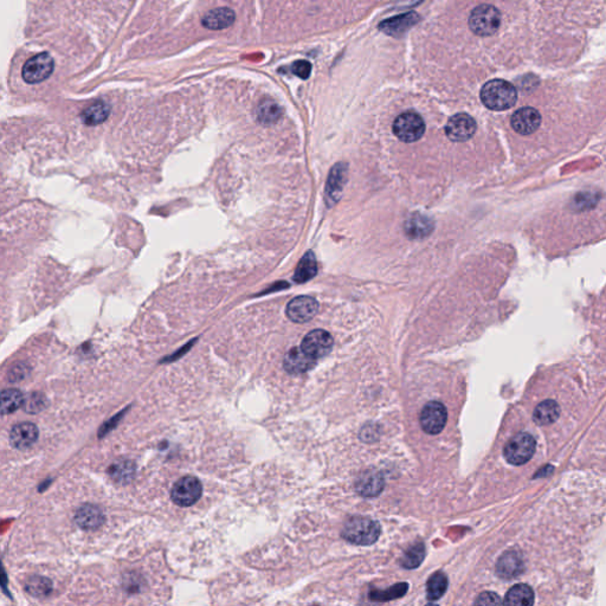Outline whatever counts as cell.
Returning <instances> with one entry per match:
<instances>
[{"instance_id": "cell-35", "label": "cell", "mask_w": 606, "mask_h": 606, "mask_svg": "<svg viewBox=\"0 0 606 606\" xmlns=\"http://www.w3.org/2000/svg\"><path fill=\"white\" fill-rule=\"evenodd\" d=\"M291 71L296 75V76L301 77L303 80L305 79H308L309 75H310V71H312V66H310V63L307 62V61H298V62H295L291 66Z\"/></svg>"}, {"instance_id": "cell-8", "label": "cell", "mask_w": 606, "mask_h": 606, "mask_svg": "<svg viewBox=\"0 0 606 606\" xmlns=\"http://www.w3.org/2000/svg\"><path fill=\"white\" fill-rule=\"evenodd\" d=\"M447 408L440 402H430L423 408L420 413V426L424 433L438 435L447 424Z\"/></svg>"}, {"instance_id": "cell-9", "label": "cell", "mask_w": 606, "mask_h": 606, "mask_svg": "<svg viewBox=\"0 0 606 606\" xmlns=\"http://www.w3.org/2000/svg\"><path fill=\"white\" fill-rule=\"evenodd\" d=\"M333 338L323 329H315L308 333L302 340L301 348L309 357L318 360L332 350Z\"/></svg>"}, {"instance_id": "cell-19", "label": "cell", "mask_w": 606, "mask_h": 606, "mask_svg": "<svg viewBox=\"0 0 606 606\" xmlns=\"http://www.w3.org/2000/svg\"><path fill=\"white\" fill-rule=\"evenodd\" d=\"M109 114H111V106L106 101L97 100L81 113V120L84 125L97 126L107 121Z\"/></svg>"}, {"instance_id": "cell-30", "label": "cell", "mask_w": 606, "mask_h": 606, "mask_svg": "<svg viewBox=\"0 0 606 606\" xmlns=\"http://www.w3.org/2000/svg\"><path fill=\"white\" fill-rule=\"evenodd\" d=\"M424 557H425V546L422 542H418L404 553L400 565L403 567L409 568V570L417 568L422 564Z\"/></svg>"}, {"instance_id": "cell-10", "label": "cell", "mask_w": 606, "mask_h": 606, "mask_svg": "<svg viewBox=\"0 0 606 606\" xmlns=\"http://www.w3.org/2000/svg\"><path fill=\"white\" fill-rule=\"evenodd\" d=\"M319 303L310 296H298L293 298L287 305V316L293 323H308L315 316Z\"/></svg>"}, {"instance_id": "cell-36", "label": "cell", "mask_w": 606, "mask_h": 606, "mask_svg": "<svg viewBox=\"0 0 606 606\" xmlns=\"http://www.w3.org/2000/svg\"><path fill=\"white\" fill-rule=\"evenodd\" d=\"M29 373V368L25 366L24 364H18L14 368H11V371L9 372V379L11 381H21L26 378Z\"/></svg>"}, {"instance_id": "cell-7", "label": "cell", "mask_w": 606, "mask_h": 606, "mask_svg": "<svg viewBox=\"0 0 606 606\" xmlns=\"http://www.w3.org/2000/svg\"><path fill=\"white\" fill-rule=\"evenodd\" d=\"M203 485L194 476H184L174 483L171 490V499L177 506L190 507L201 498Z\"/></svg>"}, {"instance_id": "cell-24", "label": "cell", "mask_w": 606, "mask_h": 606, "mask_svg": "<svg viewBox=\"0 0 606 606\" xmlns=\"http://www.w3.org/2000/svg\"><path fill=\"white\" fill-rule=\"evenodd\" d=\"M433 223L424 216H415L406 223V233L411 238H424L433 231Z\"/></svg>"}, {"instance_id": "cell-23", "label": "cell", "mask_w": 606, "mask_h": 606, "mask_svg": "<svg viewBox=\"0 0 606 606\" xmlns=\"http://www.w3.org/2000/svg\"><path fill=\"white\" fill-rule=\"evenodd\" d=\"M257 120L263 125H273L280 120L282 111L276 102L264 100L261 102L256 111Z\"/></svg>"}, {"instance_id": "cell-4", "label": "cell", "mask_w": 606, "mask_h": 606, "mask_svg": "<svg viewBox=\"0 0 606 606\" xmlns=\"http://www.w3.org/2000/svg\"><path fill=\"white\" fill-rule=\"evenodd\" d=\"M500 24H501V14L492 5L483 4L471 11L469 28L475 35H494L499 30Z\"/></svg>"}, {"instance_id": "cell-20", "label": "cell", "mask_w": 606, "mask_h": 606, "mask_svg": "<svg viewBox=\"0 0 606 606\" xmlns=\"http://www.w3.org/2000/svg\"><path fill=\"white\" fill-rule=\"evenodd\" d=\"M560 416V406L555 400H544L535 408L533 420L537 425L545 426L557 422Z\"/></svg>"}, {"instance_id": "cell-29", "label": "cell", "mask_w": 606, "mask_h": 606, "mask_svg": "<svg viewBox=\"0 0 606 606\" xmlns=\"http://www.w3.org/2000/svg\"><path fill=\"white\" fill-rule=\"evenodd\" d=\"M408 589H409V585L405 582L404 584L403 582L395 584V586H391L386 591L374 589L370 591V598L374 602H388V600H397V598L404 596L408 592Z\"/></svg>"}, {"instance_id": "cell-3", "label": "cell", "mask_w": 606, "mask_h": 606, "mask_svg": "<svg viewBox=\"0 0 606 606\" xmlns=\"http://www.w3.org/2000/svg\"><path fill=\"white\" fill-rule=\"evenodd\" d=\"M537 450V440L530 433H520L512 437L503 449V456L510 465H523L530 462Z\"/></svg>"}, {"instance_id": "cell-5", "label": "cell", "mask_w": 606, "mask_h": 606, "mask_svg": "<svg viewBox=\"0 0 606 606\" xmlns=\"http://www.w3.org/2000/svg\"><path fill=\"white\" fill-rule=\"evenodd\" d=\"M55 70V61L48 52H41L28 59L21 69V77L29 84L48 80Z\"/></svg>"}, {"instance_id": "cell-18", "label": "cell", "mask_w": 606, "mask_h": 606, "mask_svg": "<svg viewBox=\"0 0 606 606\" xmlns=\"http://www.w3.org/2000/svg\"><path fill=\"white\" fill-rule=\"evenodd\" d=\"M355 488L360 495L365 498H373V496L379 495L384 488V478L378 471H366L358 478Z\"/></svg>"}, {"instance_id": "cell-11", "label": "cell", "mask_w": 606, "mask_h": 606, "mask_svg": "<svg viewBox=\"0 0 606 606\" xmlns=\"http://www.w3.org/2000/svg\"><path fill=\"white\" fill-rule=\"evenodd\" d=\"M476 132V122L470 115L456 114L450 118L445 127L447 136L451 141L463 142L470 139Z\"/></svg>"}, {"instance_id": "cell-33", "label": "cell", "mask_w": 606, "mask_h": 606, "mask_svg": "<svg viewBox=\"0 0 606 606\" xmlns=\"http://www.w3.org/2000/svg\"><path fill=\"white\" fill-rule=\"evenodd\" d=\"M44 406H46L44 397L42 395H39V393H34V395H30L26 403H24L25 410L29 413H39V411H42L44 409Z\"/></svg>"}, {"instance_id": "cell-21", "label": "cell", "mask_w": 606, "mask_h": 606, "mask_svg": "<svg viewBox=\"0 0 606 606\" xmlns=\"http://www.w3.org/2000/svg\"><path fill=\"white\" fill-rule=\"evenodd\" d=\"M534 591L527 584H517L507 592L503 606H533Z\"/></svg>"}, {"instance_id": "cell-16", "label": "cell", "mask_w": 606, "mask_h": 606, "mask_svg": "<svg viewBox=\"0 0 606 606\" xmlns=\"http://www.w3.org/2000/svg\"><path fill=\"white\" fill-rule=\"evenodd\" d=\"M315 363V359H313L308 354L305 353L301 347L300 348L294 347L286 354L283 368L288 373L302 374L314 368Z\"/></svg>"}, {"instance_id": "cell-13", "label": "cell", "mask_w": 606, "mask_h": 606, "mask_svg": "<svg viewBox=\"0 0 606 606\" xmlns=\"http://www.w3.org/2000/svg\"><path fill=\"white\" fill-rule=\"evenodd\" d=\"M235 11L230 7H218L208 11L201 19V25L211 31H222L235 23Z\"/></svg>"}, {"instance_id": "cell-28", "label": "cell", "mask_w": 606, "mask_h": 606, "mask_svg": "<svg viewBox=\"0 0 606 606\" xmlns=\"http://www.w3.org/2000/svg\"><path fill=\"white\" fill-rule=\"evenodd\" d=\"M448 589L447 575L443 572H436L430 577L426 584V593L430 600H440Z\"/></svg>"}, {"instance_id": "cell-26", "label": "cell", "mask_w": 606, "mask_h": 606, "mask_svg": "<svg viewBox=\"0 0 606 606\" xmlns=\"http://www.w3.org/2000/svg\"><path fill=\"white\" fill-rule=\"evenodd\" d=\"M24 404V395L19 390L9 388L4 390L1 393V405L0 410L3 415H9L19 409Z\"/></svg>"}, {"instance_id": "cell-6", "label": "cell", "mask_w": 606, "mask_h": 606, "mask_svg": "<svg viewBox=\"0 0 606 606\" xmlns=\"http://www.w3.org/2000/svg\"><path fill=\"white\" fill-rule=\"evenodd\" d=\"M425 132V123L420 115L413 111H406L399 115L393 123V133L399 140L404 142H415L422 138Z\"/></svg>"}, {"instance_id": "cell-27", "label": "cell", "mask_w": 606, "mask_h": 606, "mask_svg": "<svg viewBox=\"0 0 606 606\" xmlns=\"http://www.w3.org/2000/svg\"><path fill=\"white\" fill-rule=\"evenodd\" d=\"M26 591L36 598H44L52 592V582L42 575H32L26 582Z\"/></svg>"}, {"instance_id": "cell-34", "label": "cell", "mask_w": 606, "mask_h": 606, "mask_svg": "<svg viewBox=\"0 0 606 606\" xmlns=\"http://www.w3.org/2000/svg\"><path fill=\"white\" fill-rule=\"evenodd\" d=\"M474 606H501V598L495 592H483L476 598Z\"/></svg>"}, {"instance_id": "cell-17", "label": "cell", "mask_w": 606, "mask_h": 606, "mask_svg": "<svg viewBox=\"0 0 606 606\" xmlns=\"http://www.w3.org/2000/svg\"><path fill=\"white\" fill-rule=\"evenodd\" d=\"M75 522L82 530H95L103 525L104 514L97 506L84 505L75 514Z\"/></svg>"}, {"instance_id": "cell-14", "label": "cell", "mask_w": 606, "mask_h": 606, "mask_svg": "<svg viewBox=\"0 0 606 606\" xmlns=\"http://www.w3.org/2000/svg\"><path fill=\"white\" fill-rule=\"evenodd\" d=\"M39 435V429L35 424L29 422L19 423L11 429V443L19 450H24L37 442Z\"/></svg>"}, {"instance_id": "cell-22", "label": "cell", "mask_w": 606, "mask_h": 606, "mask_svg": "<svg viewBox=\"0 0 606 606\" xmlns=\"http://www.w3.org/2000/svg\"><path fill=\"white\" fill-rule=\"evenodd\" d=\"M316 274H318V263H316L315 256L312 251H309L298 262L295 271L294 281L296 283H305L307 281L312 280Z\"/></svg>"}, {"instance_id": "cell-2", "label": "cell", "mask_w": 606, "mask_h": 606, "mask_svg": "<svg viewBox=\"0 0 606 606\" xmlns=\"http://www.w3.org/2000/svg\"><path fill=\"white\" fill-rule=\"evenodd\" d=\"M380 535V525L374 520L355 516L343 526V537L350 544L368 546L378 540Z\"/></svg>"}, {"instance_id": "cell-32", "label": "cell", "mask_w": 606, "mask_h": 606, "mask_svg": "<svg viewBox=\"0 0 606 606\" xmlns=\"http://www.w3.org/2000/svg\"><path fill=\"white\" fill-rule=\"evenodd\" d=\"M340 166H336L330 173L328 181V194L330 197L338 198L336 192H340L343 188V183H345V172L343 170H340Z\"/></svg>"}, {"instance_id": "cell-25", "label": "cell", "mask_w": 606, "mask_h": 606, "mask_svg": "<svg viewBox=\"0 0 606 606\" xmlns=\"http://www.w3.org/2000/svg\"><path fill=\"white\" fill-rule=\"evenodd\" d=\"M111 478L118 483H128L132 481L136 474V465L131 461L123 460L111 465L108 470Z\"/></svg>"}, {"instance_id": "cell-12", "label": "cell", "mask_w": 606, "mask_h": 606, "mask_svg": "<svg viewBox=\"0 0 606 606\" xmlns=\"http://www.w3.org/2000/svg\"><path fill=\"white\" fill-rule=\"evenodd\" d=\"M512 127L521 136H530L537 132L541 125V115L535 108L523 107L516 111L510 120Z\"/></svg>"}, {"instance_id": "cell-31", "label": "cell", "mask_w": 606, "mask_h": 606, "mask_svg": "<svg viewBox=\"0 0 606 606\" xmlns=\"http://www.w3.org/2000/svg\"><path fill=\"white\" fill-rule=\"evenodd\" d=\"M415 18H416V14H406V16H402V17L393 18L391 21L383 23L381 28L385 31L388 32V34L393 35V34H397V31L403 32V30H406L409 26H411L417 21Z\"/></svg>"}, {"instance_id": "cell-15", "label": "cell", "mask_w": 606, "mask_h": 606, "mask_svg": "<svg viewBox=\"0 0 606 606\" xmlns=\"http://www.w3.org/2000/svg\"><path fill=\"white\" fill-rule=\"evenodd\" d=\"M522 555L517 551H507L500 557L496 562V573L505 579H513L519 577L523 572Z\"/></svg>"}, {"instance_id": "cell-1", "label": "cell", "mask_w": 606, "mask_h": 606, "mask_svg": "<svg viewBox=\"0 0 606 606\" xmlns=\"http://www.w3.org/2000/svg\"><path fill=\"white\" fill-rule=\"evenodd\" d=\"M481 101L490 111H507L516 103L517 91L513 84L507 81H489L482 88Z\"/></svg>"}]
</instances>
